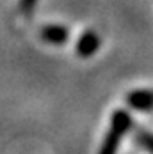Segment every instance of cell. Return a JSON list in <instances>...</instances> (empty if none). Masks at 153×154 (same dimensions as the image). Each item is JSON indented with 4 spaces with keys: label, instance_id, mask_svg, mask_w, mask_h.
Returning <instances> with one entry per match:
<instances>
[{
    "label": "cell",
    "instance_id": "cell-1",
    "mask_svg": "<svg viewBox=\"0 0 153 154\" xmlns=\"http://www.w3.org/2000/svg\"><path fill=\"white\" fill-rule=\"evenodd\" d=\"M132 124H134V121H132V115L128 110H123V108L114 110L98 154H118L125 135L132 129Z\"/></svg>",
    "mask_w": 153,
    "mask_h": 154
},
{
    "label": "cell",
    "instance_id": "cell-2",
    "mask_svg": "<svg viewBox=\"0 0 153 154\" xmlns=\"http://www.w3.org/2000/svg\"><path fill=\"white\" fill-rule=\"evenodd\" d=\"M128 108L135 112H151L153 110V91L151 89H135L130 91L125 97Z\"/></svg>",
    "mask_w": 153,
    "mask_h": 154
},
{
    "label": "cell",
    "instance_id": "cell-3",
    "mask_svg": "<svg viewBox=\"0 0 153 154\" xmlns=\"http://www.w3.org/2000/svg\"><path fill=\"white\" fill-rule=\"evenodd\" d=\"M100 45H102L100 35L94 30H86L78 37V41H76V45H75V51L78 57L87 59V57H93L100 50Z\"/></svg>",
    "mask_w": 153,
    "mask_h": 154
},
{
    "label": "cell",
    "instance_id": "cell-4",
    "mask_svg": "<svg viewBox=\"0 0 153 154\" xmlns=\"http://www.w3.org/2000/svg\"><path fill=\"white\" fill-rule=\"evenodd\" d=\"M41 39L50 45H64L70 39V30L62 25H48L41 29Z\"/></svg>",
    "mask_w": 153,
    "mask_h": 154
},
{
    "label": "cell",
    "instance_id": "cell-5",
    "mask_svg": "<svg viewBox=\"0 0 153 154\" xmlns=\"http://www.w3.org/2000/svg\"><path fill=\"white\" fill-rule=\"evenodd\" d=\"M132 128H134V140H135L137 147L142 149L144 152L153 154V133L150 129H146L142 126H135V124H132Z\"/></svg>",
    "mask_w": 153,
    "mask_h": 154
},
{
    "label": "cell",
    "instance_id": "cell-6",
    "mask_svg": "<svg viewBox=\"0 0 153 154\" xmlns=\"http://www.w3.org/2000/svg\"><path fill=\"white\" fill-rule=\"evenodd\" d=\"M36 2L37 0H21V11L23 13H31L34 9V5H36Z\"/></svg>",
    "mask_w": 153,
    "mask_h": 154
}]
</instances>
